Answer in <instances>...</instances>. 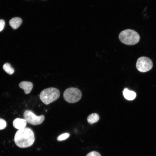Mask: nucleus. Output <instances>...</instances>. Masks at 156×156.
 Listing matches in <instances>:
<instances>
[{
    "label": "nucleus",
    "instance_id": "obj_15",
    "mask_svg": "<svg viewBox=\"0 0 156 156\" xmlns=\"http://www.w3.org/2000/svg\"><path fill=\"white\" fill-rule=\"evenodd\" d=\"M86 156H101L100 154L96 151H92L88 153Z\"/></svg>",
    "mask_w": 156,
    "mask_h": 156
},
{
    "label": "nucleus",
    "instance_id": "obj_3",
    "mask_svg": "<svg viewBox=\"0 0 156 156\" xmlns=\"http://www.w3.org/2000/svg\"><path fill=\"white\" fill-rule=\"evenodd\" d=\"M60 93L57 88L51 87L44 89L40 93V98L44 104L47 105L58 99Z\"/></svg>",
    "mask_w": 156,
    "mask_h": 156
},
{
    "label": "nucleus",
    "instance_id": "obj_4",
    "mask_svg": "<svg viewBox=\"0 0 156 156\" xmlns=\"http://www.w3.org/2000/svg\"><path fill=\"white\" fill-rule=\"evenodd\" d=\"M81 93L79 89L73 87L66 89L63 94L64 99L70 103L78 102L81 99Z\"/></svg>",
    "mask_w": 156,
    "mask_h": 156
},
{
    "label": "nucleus",
    "instance_id": "obj_14",
    "mask_svg": "<svg viewBox=\"0 0 156 156\" xmlns=\"http://www.w3.org/2000/svg\"><path fill=\"white\" fill-rule=\"evenodd\" d=\"M7 125L6 121L4 119L0 118V130L4 129Z\"/></svg>",
    "mask_w": 156,
    "mask_h": 156
},
{
    "label": "nucleus",
    "instance_id": "obj_7",
    "mask_svg": "<svg viewBox=\"0 0 156 156\" xmlns=\"http://www.w3.org/2000/svg\"><path fill=\"white\" fill-rule=\"evenodd\" d=\"M19 86L23 89L26 94H29L33 88V84L31 82L28 81H23L19 84Z\"/></svg>",
    "mask_w": 156,
    "mask_h": 156
},
{
    "label": "nucleus",
    "instance_id": "obj_13",
    "mask_svg": "<svg viewBox=\"0 0 156 156\" xmlns=\"http://www.w3.org/2000/svg\"><path fill=\"white\" fill-rule=\"evenodd\" d=\"M70 134L68 133H64L59 135L57 138V140L59 141H62L68 138Z\"/></svg>",
    "mask_w": 156,
    "mask_h": 156
},
{
    "label": "nucleus",
    "instance_id": "obj_9",
    "mask_svg": "<svg viewBox=\"0 0 156 156\" xmlns=\"http://www.w3.org/2000/svg\"><path fill=\"white\" fill-rule=\"evenodd\" d=\"M124 97L128 100H132L136 97V94L134 91L130 90L127 88H125L123 91Z\"/></svg>",
    "mask_w": 156,
    "mask_h": 156
},
{
    "label": "nucleus",
    "instance_id": "obj_12",
    "mask_svg": "<svg viewBox=\"0 0 156 156\" xmlns=\"http://www.w3.org/2000/svg\"><path fill=\"white\" fill-rule=\"evenodd\" d=\"M3 68L7 73L10 75L12 74L14 72V69L8 63H6L3 65Z\"/></svg>",
    "mask_w": 156,
    "mask_h": 156
},
{
    "label": "nucleus",
    "instance_id": "obj_6",
    "mask_svg": "<svg viewBox=\"0 0 156 156\" xmlns=\"http://www.w3.org/2000/svg\"><path fill=\"white\" fill-rule=\"evenodd\" d=\"M23 117L27 122L33 125H38L41 124L44 121L45 118L44 115L37 116L29 110H26L24 112Z\"/></svg>",
    "mask_w": 156,
    "mask_h": 156
},
{
    "label": "nucleus",
    "instance_id": "obj_16",
    "mask_svg": "<svg viewBox=\"0 0 156 156\" xmlns=\"http://www.w3.org/2000/svg\"><path fill=\"white\" fill-rule=\"evenodd\" d=\"M5 25V22L2 19H0V32L3 29Z\"/></svg>",
    "mask_w": 156,
    "mask_h": 156
},
{
    "label": "nucleus",
    "instance_id": "obj_8",
    "mask_svg": "<svg viewBox=\"0 0 156 156\" xmlns=\"http://www.w3.org/2000/svg\"><path fill=\"white\" fill-rule=\"evenodd\" d=\"M27 122L24 119L16 118L13 120V125L14 128L19 130L25 127Z\"/></svg>",
    "mask_w": 156,
    "mask_h": 156
},
{
    "label": "nucleus",
    "instance_id": "obj_5",
    "mask_svg": "<svg viewBox=\"0 0 156 156\" xmlns=\"http://www.w3.org/2000/svg\"><path fill=\"white\" fill-rule=\"evenodd\" d=\"M153 62L149 58L145 56L139 57L136 64L137 69L139 71L144 73L151 70L153 67Z\"/></svg>",
    "mask_w": 156,
    "mask_h": 156
},
{
    "label": "nucleus",
    "instance_id": "obj_1",
    "mask_svg": "<svg viewBox=\"0 0 156 156\" xmlns=\"http://www.w3.org/2000/svg\"><path fill=\"white\" fill-rule=\"evenodd\" d=\"M16 144L21 148H25L31 146L35 141L34 135L30 128L26 127L18 130L14 137Z\"/></svg>",
    "mask_w": 156,
    "mask_h": 156
},
{
    "label": "nucleus",
    "instance_id": "obj_2",
    "mask_svg": "<svg viewBox=\"0 0 156 156\" xmlns=\"http://www.w3.org/2000/svg\"><path fill=\"white\" fill-rule=\"evenodd\" d=\"M119 38L123 43L128 45L137 44L140 40V36L135 31L127 29L121 31L119 34Z\"/></svg>",
    "mask_w": 156,
    "mask_h": 156
},
{
    "label": "nucleus",
    "instance_id": "obj_10",
    "mask_svg": "<svg viewBox=\"0 0 156 156\" xmlns=\"http://www.w3.org/2000/svg\"><path fill=\"white\" fill-rule=\"evenodd\" d=\"M22 23V20L18 17H14L11 19L9 21L10 25L14 29L18 28Z\"/></svg>",
    "mask_w": 156,
    "mask_h": 156
},
{
    "label": "nucleus",
    "instance_id": "obj_11",
    "mask_svg": "<svg viewBox=\"0 0 156 156\" xmlns=\"http://www.w3.org/2000/svg\"><path fill=\"white\" fill-rule=\"evenodd\" d=\"M99 119V116L96 113H92L90 114L87 118L88 122L90 124H92L97 122Z\"/></svg>",
    "mask_w": 156,
    "mask_h": 156
}]
</instances>
